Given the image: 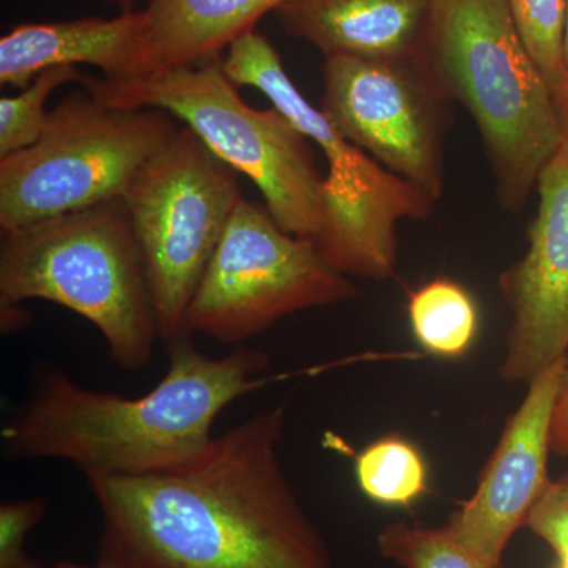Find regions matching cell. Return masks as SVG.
<instances>
[{
	"mask_svg": "<svg viewBox=\"0 0 568 568\" xmlns=\"http://www.w3.org/2000/svg\"><path fill=\"white\" fill-rule=\"evenodd\" d=\"M166 349V375L136 398L80 386L58 366H41L28 403L3 426L6 454L61 459L84 476H144L200 457L220 414L267 383L271 357L244 345L209 357L193 334Z\"/></svg>",
	"mask_w": 568,
	"mask_h": 568,
	"instance_id": "obj_2",
	"label": "cell"
},
{
	"mask_svg": "<svg viewBox=\"0 0 568 568\" xmlns=\"http://www.w3.org/2000/svg\"><path fill=\"white\" fill-rule=\"evenodd\" d=\"M357 295L315 241L286 233L265 205L242 200L190 302L186 328L241 346L283 317Z\"/></svg>",
	"mask_w": 568,
	"mask_h": 568,
	"instance_id": "obj_9",
	"label": "cell"
},
{
	"mask_svg": "<svg viewBox=\"0 0 568 568\" xmlns=\"http://www.w3.org/2000/svg\"><path fill=\"white\" fill-rule=\"evenodd\" d=\"M358 488L373 503L409 508L429 493L424 455L402 436H384L355 455Z\"/></svg>",
	"mask_w": 568,
	"mask_h": 568,
	"instance_id": "obj_17",
	"label": "cell"
},
{
	"mask_svg": "<svg viewBox=\"0 0 568 568\" xmlns=\"http://www.w3.org/2000/svg\"><path fill=\"white\" fill-rule=\"evenodd\" d=\"M426 63L477 125L496 200L517 213L566 141L551 88L519 36L508 0H435Z\"/></svg>",
	"mask_w": 568,
	"mask_h": 568,
	"instance_id": "obj_3",
	"label": "cell"
},
{
	"mask_svg": "<svg viewBox=\"0 0 568 568\" xmlns=\"http://www.w3.org/2000/svg\"><path fill=\"white\" fill-rule=\"evenodd\" d=\"M568 355L545 368L521 405L508 417L491 457L481 469L476 491L459 504L446 528L489 568H503L511 537L526 525L530 510L551 484V422Z\"/></svg>",
	"mask_w": 568,
	"mask_h": 568,
	"instance_id": "obj_12",
	"label": "cell"
},
{
	"mask_svg": "<svg viewBox=\"0 0 568 568\" xmlns=\"http://www.w3.org/2000/svg\"><path fill=\"white\" fill-rule=\"evenodd\" d=\"M145 28L144 10L17 26L0 40V82L24 89L44 70L78 63L97 67L106 80H132Z\"/></svg>",
	"mask_w": 568,
	"mask_h": 568,
	"instance_id": "obj_14",
	"label": "cell"
},
{
	"mask_svg": "<svg viewBox=\"0 0 568 568\" xmlns=\"http://www.w3.org/2000/svg\"><path fill=\"white\" fill-rule=\"evenodd\" d=\"M44 497L0 504V568H48L26 552V538L47 515Z\"/></svg>",
	"mask_w": 568,
	"mask_h": 568,
	"instance_id": "obj_21",
	"label": "cell"
},
{
	"mask_svg": "<svg viewBox=\"0 0 568 568\" xmlns=\"http://www.w3.org/2000/svg\"><path fill=\"white\" fill-rule=\"evenodd\" d=\"M286 403L144 476H85L104 568H338L284 473Z\"/></svg>",
	"mask_w": 568,
	"mask_h": 568,
	"instance_id": "obj_1",
	"label": "cell"
},
{
	"mask_svg": "<svg viewBox=\"0 0 568 568\" xmlns=\"http://www.w3.org/2000/svg\"><path fill=\"white\" fill-rule=\"evenodd\" d=\"M173 115L74 93L50 112L44 132L0 159V230L122 200L153 153L178 132Z\"/></svg>",
	"mask_w": 568,
	"mask_h": 568,
	"instance_id": "obj_7",
	"label": "cell"
},
{
	"mask_svg": "<svg viewBox=\"0 0 568 568\" xmlns=\"http://www.w3.org/2000/svg\"><path fill=\"white\" fill-rule=\"evenodd\" d=\"M519 36L555 92L566 77L564 37L568 0H508Z\"/></svg>",
	"mask_w": 568,
	"mask_h": 568,
	"instance_id": "obj_20",
	"label": "cell"
},
{
	"mask_svg": "<svg viewBox=\"0 0 568 568\" xmlns=\"http://www.w3.org/2000/svg\"><path fill=\"white\" fill-rule=\"evenodd\" d=\"M111 2L121 7L122 13H126V11H133L134 3H136L138 0H111Z\"/></svg>",
	"mask_w": 568,
	"mask_h": 568,
	"instance_id": "obj_25",
	"label": "cell"
},
{
	"mask_svg": "<svg viewBox=\"0 0 568 568\" xmlns=\"http://www.w3.org/2000/svg\"><path fill=\"white\" fill-rule=\"evenodd\" d=\"M377 548L384 559L402 568H489L459 544L446 525L428 528L392 523L377 536Z\"/></svg>",
	"mask_w": 568,
	"mask_h": 568,
	"instance_id": "obj_18",
	"label": "cell"
},
{
	"mask_svg": "<svg viewBox=\"0 0 568 568\" xmlns=\"http://www.w3.org/2000/svg\"><path fill=\"white\" fill-rule=\"evenodd\" d=\"M564 65H566V73H568V10L566 22V37H564Z\"/></svg>",
	"mask_w": 568,
	"mask_h": 568,
	"instance_id": "obj_27",
	"label": "cell"
},
{
	"mask_svg": "<svg viewBox=\"0 0 568 568\" xmlns=\"http://www.w3.org/2000/svg\"><path fill=\"white\" fill-rule=\"evenodd\" d=\"M51 568H104L100 566V564H95V566H82V564H74V562H58L55 566H52Z\"/></svg>",
	"mask_w": 568,
	"mask_h": 568,
	"instance_id": "obj_26",
	"label": "cell"
},
{
	"mask_svg": "<svg viewBox=\"0 0 568 568\" xmlns=\"http://www.w3.org/2000/svg\"><path fill=\"white\" fill-rule=\"evenodd\" d=\"M407 313L418 345L436 357H463L476 342L478 306L455 280L435 278L422 284L409 294Z\"/></svg>",
	"mask_w": 568,
	"mask_h": 568,
	"instance_id": "obj_16",
	"label": "cell"
},
{
	"mask_svg": "<svg viewBox=\"0 0 568 568\" xmlns=\"http://www.w3.org/2000/svg\"><path fill=\"white\" fill-rule=\"evenodd\" d=\"M237 174L183 125L153 153L123 194L164 345L190 334V302L244 200Z\"/></svg>",
	"mask_w": 568,
	"mask_h": 568,
	"instance_id": "obj_8",
	"label": "cell"
},
{
	"mask_svg": "<svg viewBox=\"0 0 568 568\" xmlns=\"http://www.w3.org/2000/svg\"><path fill=\"white\" fill-rule=\"evenodd\" d=\"M222 67L235 85L263 92L324 152L327 226L316 245L325 260L347 276L392 278L398 261L396 227L405 220L429 219L437 203L347 141L323 110L302 95L278 52L256 29L231 44Z\"/></svg>",
	"mask_w": 568,
	"mask_h": 568,
	"instance_id": "obj_6",
	"label": "cell"
},
{
	"mask_svg": "<svg viewBox=\"0 0 568 568\" xmlns=\"http://www.w3.org/2000/svg\"><path fill=\"white\" fill-rule=\"evenodd\" d=\"M551 454L568 458V368L552 413Z\"/></svg>",
	"mask_w": 568,
	"mask_h": 568,
	"instance_id": "obj_23",
	"label": "cell"
},
{
	"mask_svg": "<svg viewBox=\"0 0 568 568\" xmlns=\"http://www.w3.org/2000/svg\"><path fill=\"white\" fill-rule=\"evenodd\" d=\"M552 97H555L556 110H558L564 138L568 141V73L564 77L559 88L552 92Z\"/></svg>",
	"mask_w": 568,
	"mask_h": 568,
	"instance_id": "obj_24",
	"label": "cell"
},
{
	"mask_svg": "<svg viewBox=\"0 0 568 568\" xmlns=\"http://www.w3.org/2000/svg\"><path fill=\"white\" fill-rule=\"evenodd\" d=\"M77 67L44 70L14 97L0 99V159L20 152L37 142L44 132L50 112L47 102L52 92L67 82L81 81Z\"/></svg>",
	"mask_w": 568,
	"mask_h": 568,
	"instance_id": "obj_19",
	"label": "cell"
},
{
	"mask_svg": "<svg viewBox=\"0 0 568 568\" xmlns=\"http://www.w3.org/2000/svg\"><path fill=\"white\" fill-rule=\"evenodd\" d=\"M447 102L426 62L325 58L321 110L328 121L435 203L444 193Z\"/></svg>",
	"mask_w": 568,
	"mask_h": 568,
	"instance_id": "obj_10",
	"label": "cell"
},
{
	"mask_svg": "<svg viewBox=\"0 0 568 568\" xmlns=\"http://www.w3.org/2000/svg\"><path fill=\"white\" fill-rule=\"evenodd\" d=\"M65 306L99 328L115 364H151L160 339L144 257L123 200L2 233L0 310Z\"/></svg>",
	"mask_w": 568,
	"mask_h": 568,
	"instance_id": "obj_4",
	"label": "cell"
},
{
	"mask_svg": "<svg viewBox=\"0 0 568 568\" xmlns=\"http://www.w3.org/2000/svg\"><path fill=\"white\" fill-rule=\"evenodd\" d=\"M525 526L555 551L556 568H568V474L551 480Z\"/></svg>",
	"mask_w": 568,
	"mask_h": 568,
	"instance_id": "obj_22",
	"label": "cell"
},
{
	"mask_svg": "<svg viewBox=\"0 0 568 568\" xmlns=\"http://www.w3.org/2000/svg\"><path fill=\"white\" fill-rule=\"evenodd\" d=\"M286 0H151L136 77L220 62Z\"/></svg>",
	"mask_w": 568,
	"mask_h": 568,
	"instance_id": "obj_15",
	"label": "cell"
},
{
	"mask_svg": "<svg viewBox=\"0 0 568 568\" xmlns=\"http://www.w3.org/2000/svg\"><path fill=\"white\" fill-rule=\"evenodd\" d=\"M536 189L528 250L497 278L511 315L499 379L526 386L568 355L567 140L538 174Z\"/></svg>",
	"mask_w": 568,
	"mask_h": 568,
	"instance_id": "obj_11",
	"label": "cell"
},
{
	"mask_svg": "<svg viewBox=\"0 0 568 568\" xmlns=\"http://www.w3.org/2000/svg\"><path fill=\"white\" fill-rule=\"evenodd\" d=\"M102 102L160 110L181 119L220 159L252 179L286 233L320 241L327 226L325 178L305 134L276 108L257 110L239 95L222 61L132 78L82 77Z\"/></svg>",
	"mask_w": 568,
	"mask_h": 568,
	"instance_id": "obj_5",
	"label": "cell"
},
{
	"mask_svg": "<svg viewBox=\"0 0 568 568\" xmlns=\"http://www.w3.org/2000/svg\"><path fill=\"white\" fill-rule=\"evenodd\" d=\"M435 0H286L275 11L290 36L324 58L426 62Z\"/></svg>",
	"mask_w": 568,
	"mask_h": 568,
	"instance_id": "obj_13",
	"label": "cell"
}]
</instances>
